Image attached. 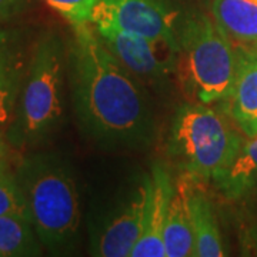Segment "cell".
Masks as SVG:
<instances>
[{
	"label": "cell",
	"mask_w": 257,
	"mask_h": 257,
	"mask_svg": "<svg viewBox=\"0 0 257 257\" xmlns=\"http://www.w3.org/2000/svg\"><path fill=\"white\" fill-rule=\"evenodd\" d=\"M67 76L82 132L103 147L139 149L155 136L143 83L101 42L92 23L73 26Z\"/></svg>",
	"instance_id": "6da1fadb"
},
{
	"label": "cell",
	"mask_w": 257,
	"mask_h": 257,
	"mask_svg": "<svg viewBox=\"0 0 257 257\" xmlns=\"http://www.w3.org/2000/svg\"><path fill=\"white\" fill-rule=\"evenodd\" d=\"M15 175L43 247L53 256L70 254L79 243L82 213L69 165L55 153H35L20 160Z\"/></svg>",
	"instance_id": "7a4b0ae2"
},
{
	"label": "cell",
	"mask_w": 257,
	"mask_h": 257,
	"mask_svg": "<svg viewBox=\"0 0 257 257\" xmlns=\"http://www.w3.org/2000/svg\"><path fill=\"white\" fill-rule=\"evenodd\" d=\"M67 49L62 37L46 32L37 39L19 96L15 119L6 130L10 146H39L63 124Z\"/></svg>",
	"instance_id": "3957f363"
},
{
	"label": "cell",
	"mask_w": 257,
	"mask_h": 257,
	"mask_svg": "<svg viewBox=\"0 0 257 257\" xmlns=\"http://www.w3.org/2000/svg\"><path fill=\"white\" fill-rule=\"evenodd\" d=\"M243 135L229 114L194 101L176 113L169 150L183 173L219 183L239 155L246 140Z\"/></svg>",
	"instance_id": "277c9868"
},
{
	"label": "cell",
	"mask_w": 257,
	"mask_h": 257,
	"mask_svg": "<svg viewBox=\"0 0 257 257\" xmlns=\"http://www.w3.org/2000/svg\"><path fill=\"white\" fill-rule=\"evenodd\" d=\"M177 74L194 101L223 103L233 87L239 55L213 18L194 13L177 26Z\"/></svg>",
	"instance_id": "5b68a950"
},
{
	"label": "cell",
	"mask_w": 257,
	"mask_h": 257,
	"mask_svg": "<svg viewBox=\"0 0 257 257\" xmlns=\"http://www.w3.org/2000/svg\"><path fill=\"white\" fill-rule=\"evenodd\" d=\"M93 28L116 59L142 83L162 84L177 73L179 40L139 36L114 26Z\"/></svg>",
	"instance_id": "8992f818"
},
{
	"label": "cell",
	"mask_w": 257,
	"mask_h": 257,
	"mask_svg": "<svg viewBox=\"0 0 257 257\" xmlns=\"http://www.w3.org/2000/svg\"><path fill=\"white\" fill-rule=\"evenodd\" d=\"M90 23L93 26H114L150 39L177 40L175 13L159 0H99Z\"/></svg>",
	"instance_id": "52a82bcc"
},
{
	"label": "cell",
	"mask_w": 257,
	"mask_h": 257,
	"mask_svg": "<svg viewBox=\"0 0 257 257\" xmlns=\"http://www.w3.org/2000/svg\"><path fill=\"white\" fill-rule=\"evenodd\" d=\"M149 179L140 184L126 206L111 219L94 240L92 254L99 257H130L143 234L149 203Z\"/></svg>",
	"instance_id": "ba28073f"
},
{
	"label": "cell",
	"mask_w": 257,
	"mask_h": 257,
	"mask_svg": "<svg viewBox=\"0 0 257 257\" xmlns=\"http://www.w3.org/2000/svg\"><path fill=\"white\" fill-rule=\"evenodd\" d=\"M173 180L162 166H155L149 177V203L143 234L138 241L132 257H166L165 233L169 203L173 193Z\"/></svg>",
	"instance_id": "9c48e42d"
},
{
	"label": "cell",
	"mask_w": 257,
	"mask_h": 257,
	"mask_svg": "<svg viewBox=\"0 0 257 257\" xmlns=\"http://www.w3.org/2000/svg\"><path fill=\"white\" fill-rule=\"evenodd\" d=\"M210 10L237 53H256L257 0H211Z\"/></svg>",
	"instance_id": "30bf717a"
},
{
	"label": "cell",
	"mask_w": 257,
	"mask_h": 257,
	"mask_svg": "<svg viewBox=\"0 0 257 257\" xmlns=\"http://www.w3.org/2000/svg\"><path fill=\"white\" fill-rule=\"evenodd\" d=\"M239 64L233 87L223 101L244 136L257 135V53H237Z\"/></svg>",
	"instance_id": "8fae6325"
},
{
	"label": "cell",
	"mask_w": 257,
	"mask_h": 257,
	"mask_svg": "<svg viewBox=\"0 0 257 257\" xmlns=\"http://www.w3.org/2000/svg\"><path fill=\"white\" fill-rule=\"evenodd\" d=\"M28 64L18 42L0 30V130L5 133L15 119Z\"/></svg>",
	"instance_id": "7c38bea8"
},
{
	"label": "cell",
	"mask_w": 257,
	"mask_h": 257,
	"mask_svg": "<svg viewBox=\"0 0 257 257\" xmlns=\"http://www.w3.org/2000/svg\"><path fill=\"white\" fill-rule=\"evenodd\" d=\"M192 179L190 175L182 173L173 184L163 233L166 257H189L194 254V239L189 211Z\"/></svg>",
	"instance_id": "4fadbf2b"
},
{
	"label": "cell",
	"mask_w": 257,
	"mask_h": 257,
	"mask_svg": "<svg viewBox=\"0 0 257 257\" xmlns=\"http://www.w3.org/2000/svg\"><path fill=\"white\" fill-rule=\"evenodd\" d=\"M189 211L192 221L196 257H221L226 254L219 224L210 199L196 184L193 177L189 193Z\"/></svg>",
	"instance_id": "5bb4252c"
},
{
	"label": "cell",
	"mask_w": 257,
	"mask_h": 257,
	"mask_svg": "<svg viewBox=\"0 0 257 257\" xmlns=\"http://www.w3.org/2000/svg\"><path fill=\"white\" fill-rule=\"evenodd\" d=\"M43 248L32 221L0 216V257L40 256Z\"/></svg>",
	"instance_id": "9a60e30c"
},
{
	"label": "cell",
	"mask_w": 257,
	"mask_h": 257,
	"mask_svg": "<svg viewBox=\"0 0 257 257\" xmlns=\"http://www.w3.org/2000/svg\"><path fill=\"white\" fill-rule=\"evenodd\" d=\"M257 183V135L244 140L239 155L220 179L223 190L229 196H239Z\"/></svg>",
	"instance_id": "2e32d148"
},
{
	"label": "cell",
	"mask_w": 257,
	"mask_h": 257,
	"mask_svg": "<svg viewBox=\"0 0 257 257\" xmlns=\"http://www.w3.org/2000/svg\"><path fill=\"white\" fill-rule=\"evenodd\" d=\"M0 216H15L32 221L25 193L16 175L10 170L0 172Z\"/></svg>",
	"instance_id": "e0dca14e"
},
{
	"label": "cell",
	"mask_w": 257,
	"mask_h": 257,
	"mask_svg": "<svg viewBox=\"0 0 257 257\" xmlns=\"http://www.w3.org/2000/svg\"><path fill=\"white\" fill-rule=\"evenodd\" d=\"M47 6L62 15L72 26L90 23L93 9L99 0H43Z\"/></svg>",
	"instance_id": "ac0fdd59"
},
{
	"label": "cell",
	"mask_w": 257,
	"mask_h": 257,
	"mask_svg": "<svg viewBox=\"0 0 257 257\" xmlns=\"http://www.w3.org/2000/svg\"><path fill=\"white\" fill-rule=\"evenodd\" d=\"M10 160H12L10 143L6 139L5 132L0 130V172L10 170Z\"/></svg>",
	"instance_id": "d6986e66"
},
{
	"label": "cell",
	"mask_w": 257,
	"mask_h": 257,
	"mask_svg": "<svg viewBox=\"0 0 257 257\" xmlns=\"http://www.w3.org/2000/svg\"><path fill=\"white\" fill-rule=\"evenodd\" d=\"M25 0H0V20L10 18L23 8Z\"/></svg>",
	"instance_id": "ffe728a7"
},
{
	"label": "cell",
	"mask_w": 257,
	"mask_h": 257,
	"mask_svg": "<svg viewBox=\"0 0 257 257\" xmlns=\"http://www.w3.org/2000/svg\"><path fill=\"white\" fill-rule=\"evenodd\" d=\"M0 30H2V29H0Z\"/></svg>",
	"instance_id": "44dd1931"
},
{
	"label": "cell",
	"mask_w": 257,
	"mask_h": 257,
	"mask_svg": "<svg viewBox=\"0 0 257 257\" xmlns=\"http://www.w3.org/2000/svg\"><path fill=\"white\" fill-rule=\"evenodd\" d=\"M256 53H257V52H256Z\"/></svg>",
	"instance_id": "7402d4cb"
}]
</instances>
